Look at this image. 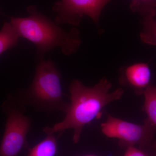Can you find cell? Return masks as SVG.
I'll use <instances>...</instances> for the list:
<instances>
[{
	"label": "cell",
	"mask_w": 156,
	"mask_h": 156,
	"mask_svg": "<svg viewBox=\"0 0 156 156\" xmlns=\"http://www.w3.org/2000/svg\"><path fill=\"white\" fill-rule=\"evenodd\" d=\"M101 126L105 136L119 139L120 145L126 147L135 145L141 147L151 146L156 131V128L147 119L144 125H137L109 115Z\"/></svg>",
	"instance_id": "obj_4"
},
{
	"label": "cell",
	"mask_w": 156,
	"mask_h": 156,
	"mask_svg": "<svg viewBox=\"0 0 156 156\" xmlns=\"http://www.w3.org/2000/svg\"><path fill=\"white\" fill-rule=\"evenodd\" d=\"M31 126L30 118L16 108H11L0 145V156H17L23 148L27 147L26 136Z\"/></svg>",
	"instance_id": "obj_6"
},
{
	"label": "cell",
	"mask_w": 156,
	"mask_h": 156,
	"mask_svg": "<svg viewBox=\"0 0 156 156\" xmlns=\"http://www.w3.org/2000/svg\"><path fill=\"white\" fill-rule=\"evenodd\" d=\"M150 69L147 64L137 63L126 68L121 76V83L126 84L140 95L150 85Z\"/></svg>",
	"instance_id": "obj_7"
},
{
	"label": "cell",
	"mask_w": 156,
	"mask_h": 156,
	"mask_svg": "<svg viewBox=\"0 0 156 156\" xmlns=\"http://www.w3.org/2000/svg\"><path fill=\"white\" fill-rule=\"evenodd\" d=\"M141 94L144 97L143 110L147 115L148 121L156 128V87L150 84Z\"/></svg>",
	"instance_id": "obj_8"
},
{
	"label": "cell",
	"mask_w": 156,
	"mask_h": 156,
	"mask_svg": "<svg viewBox=\"0 0 156 156\" xmlns=\"http://www.w3.org/2000/svg\"><path fill=\"white\" fill-rule=\"evenodd\" d=\"M57 150L56 137L53 134H48L44 139L29 150L27 156H54Z\"/></svg>",
	"instance_id": "obj_9"
},
{
	"label": "cell",
	"mask_w": 156,
	"mask_h": 156,
	"mask_svg": "<svg viewBox=\"0 0 156 156\" xmlns=\"http://www.w3.org/2000/svg\"><path fill=\"white\" fill-rule=\"evenodd\" d=\"M95 156L91 155H87V156Z\"/></svg>",
	"instance_id": "obj_15"
},
{
	"label": "cell",
	"mask_w": 156,
	"mask_h": 156,
	"mask_svg": "<svg viewBox=\"0 0 156 156\" xmlns=\"http://www.w3.org/2000/svg\"><path fill=\"white\" fill-rule=\"evenodd\" d=\"M112 0H61L55 3L54 22L57 25L69 24L77 26L84 15L91 18L96 25L102 9Z\"/></svg>",
	"instance_id": "obj_5"
},
{
	"label": "cell",
	"mask_w": 156,
	"mask_h": 156,
	"mask_svg": "<svg viewBox=\"0 0 156 156\" xmlns=\"http://www.w3.org/2000/svg\"><path fill=\"white\" fill-rule=\"evenodd\" d=\"M143 30L140 34L141 41L145 44L156 45V20L154 18H143Z\"/></svg>",
	"instance_id": "obj_12"
},
{
	"label": "cell",
	"mask_w": 156,
	"mask_h": 156,
	"mask_svg": "<svg viewBox=\"0 0 156 156\" xmlns=\"http://www.w3.org/2000/svg\"><path fill=\"white\" fill-rule=\"evenodd\" d=\"M27 11L28 17H11L10 23L19 37L35 45L37 59L43 60L45 53L57 47L66 56L76 52L81 43L76 28L66 31L40 13L35 6H29Z\"/></svg>",
	"instance_id": "obj_2"
},
{
	"label": "cell",
	"mask_w": 156,
	"mask_h": 156,
	"mask_svg": "<svg viewBox=\"0 0 156 156\" xmlns=\"http://www.w3.org/2000/svg\"><path fill=\"white\" fill-rule=\"evenodd\" d=\"M19 38L11 23L5 22L0 30V55L16 46Z\"/></svg>",
	"instance_id": "obj_10"
},
{
	"label": "cell",
	"mask_w": 156,
	"mask_h": 156,
	"mask_svg": "<svg viewBox=\"0 0 156 156\" xmlns=\"http://www.w3.org/2000/svg\"><path fill=\"white\" fill-rule=\"evenodd\" d=\"M60 78L53 62L41 60L32 83L24 92L26 102L38 110L66 113L69 104L63 100Z\"/></svg>",
	"instance_id": "obj_3"
},
{
	"label": "cell",
	"mask_w": 156,
	"mask_h": 156,
	"mask_svg": "<svg viewBox=\"0 0 156 156\" xmlns=\"http://www.w3.org/2000/svg\"><path fill=\"white\" fill-rule=\"evenodd\" d=\"M124 156H153L151 154L145 150L136 147L134 146H130L127 147Z\"/></svg>",
	"instance_id": "obj_13"
},
{
	"label": "cell",
	"mask_w": 156,
	"mask_h": 156,
	"mask_svg": "<svg viewBox=\"0 0 156 156\" xmlns=\"http://www.w3.org/2000/svg\"><path fill=\"white\" fill-rule=\"evenodd\" d=\"M111 88V83L105 77L90 87L74 80L69 86L71 102L64 119L52 128L46 127L44 132L47 134L55 132L62 134L65 130L73 129V141L77 143L84 127L96 118L103 108L122 96L124 91L122 88L110 92Z\"/></svg>",
	"instance_id": "obj_1"
},
{
	"label": "cell",
	"mask_w": 156,
	"mask_h": 156,
	"mask_svg": "<svg viewBox=\"0 0 156 156\" xmlns=\"http://www.w3.org/2000/svg\"><path fill=\"white\" fill-rule=\"evenodd\" d=\"M152 145L156 149V141H154L153 142Z\"/></svg>",
	"instance_id": "obj_14"
},
{
	"label": "cell",
	"mask_w": 156,
	"mask_h": 156,
	"mask_svg": "<svg viewBox=\"0 0 156 156\" xmlns=\"http://www.w3.org/2000/svg\"><path fill=\"white\" fill-rule=\"evenodd\" d=\"M130 9L140 14L143 18H154L156 14V0H133Z\"/></svg>",
	"instance_id": "obj_11"
}]
</instances>
